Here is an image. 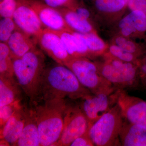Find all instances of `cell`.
Masks as SVG:
<instances>
[{
    "label": "cell",
    "instance_id": "6da1fadb",
    "mask_svg": "<svg viewBox=\"0 0 146 146\" xmlns=\"http://www.w3.org/2000/svg\"><path fill=\"white\" fill-rule=\"evenodd\" d=\"M92 94L82 85L72 71L56 63L45 67L36 104L55 99H82Z\"/></svg>",
    "mask_w": 146,
    "mask_h": 146
},
{
    "label": "cell",
    "instance_id": "7a4b0ae2",
    "mask_svg": "<svg viewBox=\"0 0 146 146\" xmlns=\"http://www.w3.org/2000/svg\"><path fill=\"white\" fill-rule=\"evenodd\" d=\"M68 104L65 99L39 102L33 107L41 146H54L61 136Z\"/></svg>",
    "mask_w": 146,
    "mask_h": 146
},
{
    "label": "cell",
    "instance_id": "3957f363",
    "mask_svg": "<svg viewBox=\"0 0 146 146\" xmlns=\"http://www.w3.org/2000/svg\"><path fill=\"white\" fill-rule=\"evenodd\" d=\"M12 59L15 78L29 98L30 105L33 106L38 100L42 75L46 66L44 55L36 47L22 57Z\"/></svg>",
    "mask_w": 146,
    "mask_h": 146
},
{
    "label": "cell",
    "instance_id": "277c9868",
    "mask_svg": "<svg viewBox=\"0 0 146 146\" xmlns=\"http://www.w3.org/2000/svg\"><path fill=\"white\" fill-rule=\"evenodd\" d=\"M121 112L117 104L111 108L89 128V136L97 146H113L119 139L123 124Z\"/></svg>",
    "mask_w": 146,
    "mask_h": 146
},
{
    "label": "cell",
    "instance_id": "5b68a950",
    "mask_svg": "<svg viewBox=\"0 0 146 146\" xmlns=\"http://www.w3.org/2000/svg\"><path fill=\"white\" fill-rule=\"evenodd\" d=\"M65 65L72 71L82 85L92 94H110L113 91L112 84L99 75L96 66L87 59L72 57Z\"/></svg>",
    "mask_w": 146,
    "mask_h": 146
},
{
    "label": "cell",
    "instance_id": "8992f818",
    "mask_svg": "<svg viewBox=\"0 0 146 146\" xmlns=\"http://www.w3.org/2000/svg\"><path fill=\"white\" fill-rule=\"evenodd\" d=\"M89 123L80 106L68 104L64 118L63 131L54 146H70L77 138L89 130Z\"/></svg>",
    "mask_w": 146,
    "mask_h": 146
},
{
    "label": "cell",
    "instance_id": "52a82bcc",
    "mask_svg": "<svg viewBox=\"0 0 146 146\" xmlns=\"http://www.w3.org/2000/svg\"><path fill=\"white\" fill-rule=\"evenodd\" d=\"M115 94L116 101L123 117L128 122L142 126L146 128V102L129 96L122 91Z\"/></svg>",
    "mask_w": 146,
    "mask_h": 146
},
{
    "label": "cell",
    "instance_id": "ba28073f",
    "mask_svg": "<svg viewBox=\"0 0 146 146\" xmlns=\"http://www.w3.org/2000/svg\"><path fill=\"white\" fill-rule=\"evenodd\" d=\"M101 74L112 85L124 87L133 83L136 79V70L131 63L115 60L104 65Z\"/></svg>",
    "mask_w": 146,
    "mask_h": 146
},
{
    "label": "cell",
    "instance_id": "9c48e42d",
    "mask_svg": "<svg viewBox=\"0 0 146 146\" xmlns=\"http://www.w3.org/2000/svg\"><path fill=\"white\" fill-rule=\"evenodd\" d=\"M13 18L18 29L35 39L45 29L27 0H18Z\"/></svg>",
    "mask_w": 146,
    "mask_h": 146
},
{
    "label": "cell",
    "instance_id": "30bf717a",
    "mask_svg": "<svg viewBox=\"0 0 146 146\" xmlns=\"http://www.w3.org/2000/svg\"><path fill=\"white\" fill-rule=\"evenodd\" d=\"M36 39L37 44L42 50L56 63L65 65L72 58L56 32L44 29Z\"/></svg>",
    "mask_w": 146,
    "mask_h": 146
},
{
    "label": "cell",
    "instance_id": "8fae6325",
    "mask_svg": "<svg viewBox=\"0 0 146 146\" xmlns=\"http://www.w3.org/2000/svg\"><path fill=\"white\" fill-rule=\"evenodd\" d=\"M27 1L44 28L53 31L72 32L58 9L49 6L39 0Z\"/></svg>",
    "mask_w": 146,
    "mask_h": 146
},
{
    "label": "cell",
    "instance_id": "7c38bea8",
    "mask_svg": "<svg viewBox=\"0 0 146 146\" xmlns=\"http://www.w3.org/2000/svg\"><path fill=\"white\" fill-rule=\"evenodd\" d=\"M110 95L103 93L92 94L82 99L80 106L88 120L89 127L111 108V100L114 95L112 98Z\"/></svg>",
    "mask_w": 146,
    "mask_h": 146
},
{
    "label": "cell",
    "instance_id": "4fadbf2b",
    "mask_svg": "<svg viewBox=\"0 0 146 146\" xmlns=\"http://www.w3.org/2000/svg\"><path fill=\"white\" fill-rule=\"evenodd\" d=\"M26 108L24 105L19 108L1 127V139L7 141L10 145L15 146L22 134L25 123Z\"/></svg>",
    "mask_w": 146,
    "mask_h": 146
},
{
    "label": "cell",
    "instance_id": "5bb4252c",
    "mask_svg": "<svg viewBox=\"0 0 146 146\" xmlns=\"http://www.w3.org/2000/svg\"><path fill=\"white\" fill-rule=\"evenodd\" d=\"M6 44L10 50L12 58L22 57L36 48V39L31 37L18 28L13 32Z\"/></svg>",
    "mask_w": 146,
    "mask_h": 146
},
{
    "label": "cell",
    "instance_id": "9a60e30c",
    "mask_svg": "<svg viewBox=\"0 0 146 146\" xmlns=\"http://www.w3.org/2000/svg\"><path fill=\"white\" fill-rule=\"evenodd\" d=\"M15 146H40L38 126L34 110L27 107L26 116L23 130Z\"/></svg>",
    "mask_w": 146,
    "mask_h": 146
},
{
    "label": "cell",
    "instance_id": "2e32d148",
    "mask_svg": "<svg viewBox=\"0 0 146 146\" xmlns=\"http://www.w3.org/2000/svg\"><path fill=\"white\" fill-rule=\"evenodd\" d=\"M119 138L123 146H146V128L127 121L124 122Z\"/></svg>",
    "mask_w": 146,
    "mask_h": 146
},
{
    "label": "cell",
    "instance_id": "e0dca14e",
    "mask_svg": "<svg viewBox=\"0 0 146 146\" xmlns=\"http://www.w3.org/2000/svg\"><path fill=\"white\" fill-rule=\"evenodd\" d=\"M20 88L15 78L0 76V107L21 100Z\"/></svg>",
    "mask_w": 146,
    "mask_h": 146
},
{
    "label": "cell",
    "instance_id": "ac0fdd59",
    "mask_svg": "<svg viewBox=\"0 0 146 146\" xmlns=\"http://www.w3.org/2000/svg\"><path fill=\"white\" fill-rule=\"evenodd\" d=\"M60 36L66 50L72 57H80L89 51L84 43L72 32L55 31Z\"/></svg>",
    "mask_w": 146,
    "mask_h": 146
},
{
    "label": "cell",
    "instance_id": "d6986e66",
    "mask_svg": "<svg viewBox=\"0 0 146 146\" xmlns=\"http://www.w3.org/2000/svg\"><path fill=\"white\" fill-rule=\"evenodd\" d=\"M58 9L72 30H74L80 33H91L92 27L88 20L80 16L72 9L66 8Z\"/></svg>",
    "mask_w": 146,
    "mask_h": 146
},
{
    "label": "cell",
    "instance_id": "ffe728a7",
    "mask_svg": "<svg viewBox=\"0 0 146 146\" xmlns=\"http://www.w3.org/2000/svg\"><path fill=\"white\" fill-rule=\"evenodd\" d=\"M0 76L14 78L13 59L10 50L5 43H0Z\"/></svg>",
    "mask_w": 146,
    "mask_h": 146
},
{
    "label": "cell",
    "instance_id": "44dd1931",
    "mask_svg": "<svg viewBox=\"0 0 146 146\" xmlns=\"http://www.w3.org/2000/svg\"><path fill=\"white\" fill-rule=\"evenodd\" d=\"M72 33L82 41L89 51H99L104 48L103 42L93 33H82L73 31Z\"/></svg>",
    "mask_w": 146,
    "mask_h": 146
},
{
    "label": "cell",
    "instance_id": "7402d4cb",
    "mask_svg": "<svg viewBox=\"0 0 146 146\" xmlns=\"http://www.w3.org/2000/svg\"><path fill=\"white\" fill-rule=\"evenodd\" d=\"M126 3L124 0H95L96 7L98 10L106 12H115L123 8Z\"/></svg>",
    "mask_w": 146,
    "mask_h": 146
},
{
    "label": "cell",
    "instance_id": "603a6c76",
    "mask_svg": "<svg viewBox=\"0 0 146 146\" xmlns=\"http://www.w3.org/2000/svg\"><path fill=\"white\" fill-rule=\"evenodd\" d=\"M18 28L13 18H1L0 21V41L6 43L13 32Z\"/></svg>",
    "mask_w": 146,
    "mask_h": 146
},
{
    "label": "cell",
    "instance_id": "cb8c5ba5",
    "mask_svg": "<svg viewBox=\"0 0 146 146\" xmlns=\"http://www.w3.org/2000/svg\"><path fill=\"white\" fill-rule=\"evenodd\" d=\"M23 105L21 100L0 107V126L2 127L13 113Z\"/></svg>",
    "mask_w": 146,
    "mask_h": 146
},
{
    "label": "cell",
    "instance_id": "d4e9b609",
    "mask_svg": "<svg viewBox=\"0 0 146 146\" xmlns=\"http://www.w3.org/2000/svg\"><path fill=\"white\" fill-rule=\"evenodd\" d=\"M18 0H2L0 1L1 18H13L17 7Z\"/></svg>",
    "mask_w": 146,
    "mask_h": 146
},
{
    "label": "cell",
    "instance_id": "484cf974",
    "mask_svg": "<svg viewBox=\"0 0 146 146\" xmlns=\"http://www.w3.org/2000/svg\"><path fill=\"white\" fill-rule=\"evenodd\" d=\"M136 30L143 32L146 30V14L140 11H132L129 14Z\"/></svg>",
    "mask_w": 146,
    "mask_h": 146
},
{
    "label": "cell",
    "instance_id": "4316f807",
    "mask_svg": "<svg viewBox=\"0 0 146 146\" xmlns=\"http://www.w3.org/2000/svg\"><path fill=\"white\" fill-rule=\"evenodd\" d=\"M45 4L57 9L68 8L74 9L77 6L75 0H39Z\"/></svg>",
    "mask_w": 146,
    "mask_h": 146
},
{
    "label": "cell",
    "instance_id": "83f0119b",
    "mask_svg": "<svg viewBox=\"0 0 146 146\" xmlns=\"http://www.w3.org/2000/svg\"><path fill=\"white\" fill-rule=\"evenodd\" d=\"M111 54L119 60L125 62H131L133 59V56L131 53L127 52L118 46H112L110 48Z\"/></svg>",
    "mask_w": 146,
    "mask_h": 146
},
{
    "label": "cell",
    "instance_id": "f1b7e54d",
    "mask_svg": "<svg viewBox=\"0 0 146 146\" xmlns=\"http://www.w3.org/2000/svg\"><path fill=\"white\" fill-rule=\"evenodd\" d=\"M119 26L121 29L122 33L125 36L130 35L136 31L129 14L120 21Z\"/></svg>",
    "mask_w": 146,
    "mask_h": 146
},
{
    "label": "cell",
    "instance_id": "f546056e",
    "mask_svg": "<svg viewBox=\"0 0 146 146\" xmlns=\"http://www.w3.org/2000/svg\"><path fill=\"white\" fill-rule=\"evenodd\" d=\"M116 43L118 46L127 52L133 53L136 51V47L134 44L124 38L118 37L116 39Z\"/></svg>",
    "mask_w": 146,
    "mask_h": 146
},
{
    "label": "cell",
    "instance_id": "4dcf8cb0",
    "mask_svg": "<svg viewBox=\"0 0 146 146\" xmlns=\"http://www.w3.org/2000/svg\"><path fill=\"white\" fill-rule=\"evenodd\" d=\"M70 146H93L95 145L89 136L88 131L82 136H80L76 139L71 143Z\"/></svg>",
    "mask_w": 146,
    "mask_h": 146
},
{
    "label": "cell",
    "instance_id": "1f68e13d",
    "mask_svg": "<svg viewBox=\"0 0 146 146\" xmlns=\"http://www.w3.org/2000/svg\"><path fill=\"white\" fill-rule=\"evenodd\" d=\"M127 4L131 10L140 11L146 14V0H129Z\"/></svg>",
    "mask_w": 146,
    "mask_h": 146
},
{
    "label": "cell",
    "instance_id": "d6a6232c",
    "mask_svg": "<svg viewBox=\"0 0 146 146\" xmlns=\"http://www.w3.org/2000/svg\"><path fill=\"white\" fill-rule=\"evenodd\" d=\"M80 16L81 17L88 20L90 16V14L89 11L82 6L78 5L74 9Z\"/></svg>",
    "mask_w": 146,
    "mask_h": 146
},
{
    "label": "cell",
    "instance_id": "836d02e7",
    "mask_svg": "<svg viewBox=\"0 0 146 146\" xmlns=\"http://www.w3.org/2000/svg\"><path fill=\"white\" fill-rule=\"evenodd\" d=\"M141 83L146 87V57L141 67Z\"/></svg>",
    "mask_w": 146,
    "mask_h": 146
},
{
    "label": "cell",
    "instance_id": "e575fe53",
    "mask_svg": "<svg viewBox=\"0 0 146 146\" xmlns=\"http://www.w3.org/2000/svg\"><path fill=\"white\" fill-rule=\"evenodd\" d=\"M0 146H10V145L9 143L7 141H5V140H3V139H1V142H0Z\"/></svg>",
    "mask_w": 146,
    "mask_h": 146
}]
</instances>
